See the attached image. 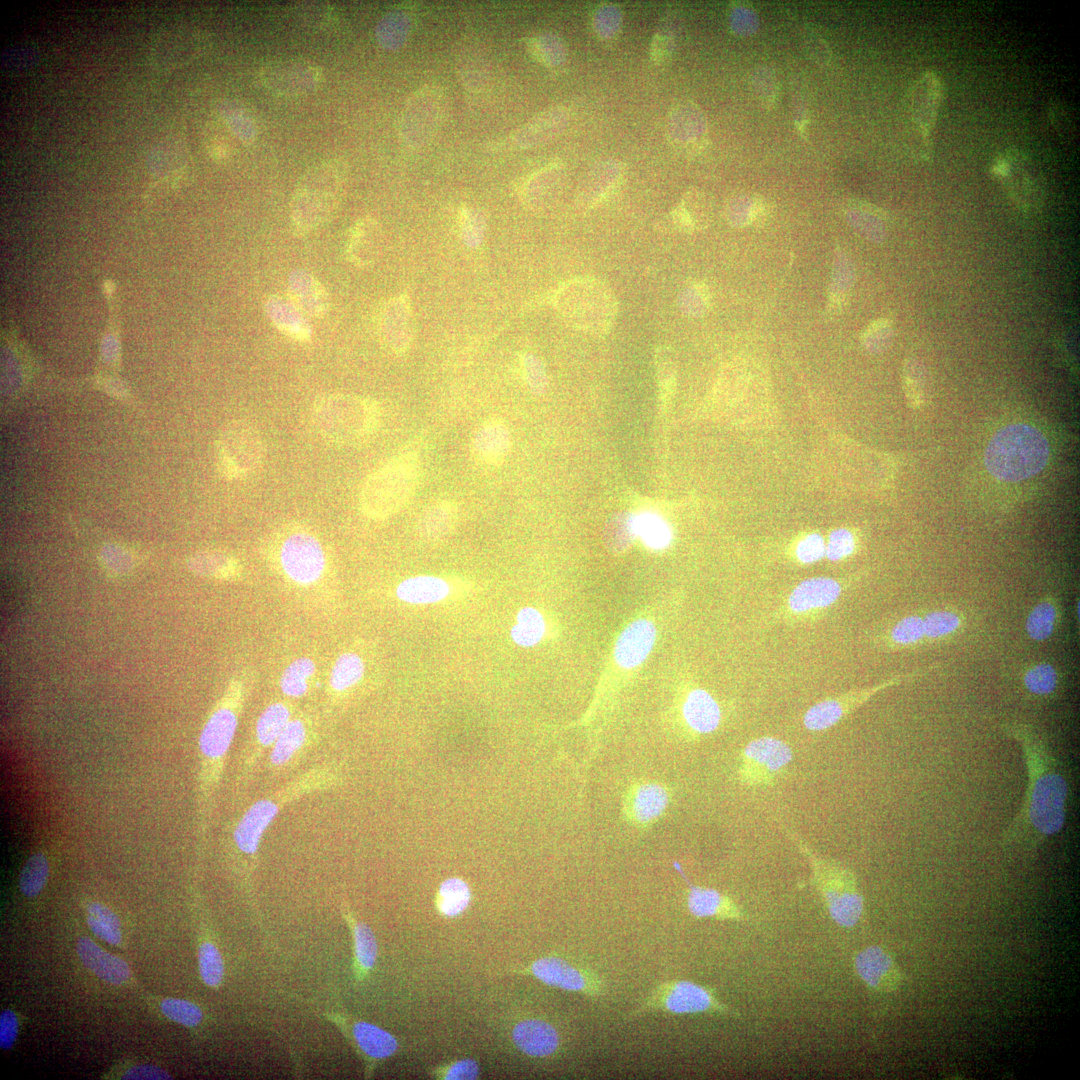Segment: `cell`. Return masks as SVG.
Returning <instances> with one entry per match:
<instances>
[{
	"label": "cell",
	"mask_w": 1080,
	"mask_h": 1080,
	"mask_svg": "<svg viewBox=\"0 0 1080 1080\" xmlns=\"http://www.w3.org/2000/svg\"><path fill=\"white\" fill-rule=\"evenodd\" d=\"M1006 731L1022 750L1027 787L1018 813L1004 831V841L1011 845L1036 848L1063 829L1067 817L1069 783L1060 761L1030 727L1009 725Z\"/></svg>",
	"instance_id": "6da1fadb"
},
{
	"label": "cell",
	"mask_w": 1080,
	"mask_h": 1080,
	"mask_svg": "<svg viewBox=\"0 0 1080 1080\" xmlns=\"http://www.w3.org/2000/svg\"><path fill=\"white\" fill-rule=\"evenodd\" d=\"M380 419L381 409L375 400L346 393L321 397L312 411L318 434L342 447L365 443L377 431Z\"/></svg>",
	"instance_id": "7a4b0ae2"
},
{
	"label": "cell",
	"mask_w": 1080,
	"mask_h": 1080,
	"mask_svg": "<svg viewBox=\"0 0 1080 1080\" xmlns=\"http://www.w3.org/2000/svg\"><path fill=\"white\" fill-rule=\"evenodd\" d=\"M1043 433L1027 424L1001 428L989 441L984 455L987 470L995 478L1016 482L1039 473L1049 459Z\"/></svg>",
	"instance_id": "3957f363"
},
{
	"label": "cell",
	"mask_w": 1080,
	"mask_h": 1080,
	"mask_svg": "<svg viewBox=\"0 0 1080 1080\" xmlns=\"http://www.w3.org/2000/svg\"><path fill=\"white\" fill-rule=\"evenodd\" d=\"M346 171L336 161L311 167L297 183L290 202L293 231L307 235L324 225L336 212L343 197Z\"/></svg>",
	"instance_id": "277c9868"
},
{
	"label": "cell",
	"mask_w": 1080,
	"mask_h": 1080,
	"mask_svg": "<svg viewBox=\"0 0 1080 1080\" xmlns=\"http://www.w3.org/2000/svg\"><path fill=\"white\" fill-rule=\"evenodd\" d=\"M421 477V463L412 451L397 454L365 479L359 506L370 519L383 520L400 511L414 496Z\"/></svg>",
	"instance_id": "5b68a950"
},
{
	"label": "cell",
	"mask_w": 1080,
	"mask_h": 1080,
	"mask_svg": "<svg viewBox=\"0 0 1080 1080\" xmlns=\"http://www.w3.org/2000/svg\"><path fill=\"white\" fill-rule=\"evenodd\" d=\"M789 836L809 862L814 885L831 919L841 927H854L864 909L855 874L837 861L817 854L793 831L789 832Z\"/></svg>",
	"instance_id": "8992f818"
},
{
	"label": "cell",
	"mask_w": 1080,
	"mask_h": 1080,
	"mask_svg": "<svg viewBox=\"0 0 1080 1080\" xmlns=\"http://www.w3.org/2000/svg\"><path fill=\"white\" fill-rule=\"evenodd\" d=\"M553 305L561 317L580 331L603 335L612 328L617 301L611 289L592 277L574 278L554 293Z\"/></svg>",
	"instance_id": "52a82bcc"
},
{
	"label": "cell",
	"mask_w": 1080,
	"mask_h": 1080,
	"mask_svg": "<svg viewBox=\"0 0 1080 1080\" xmlns=\"http://www.w3.org/2000/svg\"><path fill=\"white\" fill-rule=\"evenodd\" d=\"M650 1011L671 1014H711L737 1017L739 1014L721 1002L715 991L690 980H672L658 985L626 1020Z\"/></svg>",
	"instance_id": "ba28073f"
},
{
	"label": "cell",
	"mask_w": 1080,
	"mask_h": 1080,
	"mask_svg": "<svg viewBox=\"0 0 1080 1080\" xmlns=\"http://www.w3.org/2000/svg\"><path fill=\"white\" fill-rule=\"evenodd\" d=\"M240 696L238 685L230 689L222 704L210 715L200 734L201 785L204 794L211 791L220 776L224 757L237 728Z\"/></svg>",
	"instance_id": "9c48e42d"
},
{
	"label": "cell",
	"mask_w": 1080,
	"mask_h": 1080,
	"mask_svg": "<svg viewBox=\"0 0 1080 1080\" xmlns=\"http://www.w3.org/2000/svg\"><path fill=\"white\" fill-rule=\"evenodd\" d=\"M265 445L259 431L245 420L229 422L216 443V465L222 477L239 480L260 468Z\"/></svg>",
	"instance_id": "30bf717a"
},
{
	"label": "cell",
	"mask_w": 1080,
	"mask_h": 1080,
	"mask_svg": "<svg viewBox=\"0 0 1080 1080\" xmlns=\"http://www.w3.org/2000/svg\"><path fill=\"white\" fill-rule=\"evenodd\" d=\"M212 43L203 29L189 25L166 27L150 39L147 60L151 67L166 72L181 68L203 56Z\"/></svg>",
	"instance_id": "8fae6325"
},
{
	"label": "cell",
	"mask_w": 1080,
	"mask_h": 1080,
	"mask_svg": "<svg viewBox=\"0 0 1080 1080\" xmlns=\"http://www.w3.org/2000/svg\"><path fill=\"white\" fill-rule=\"evenodd\" d=\"M447 98L438 86H424L406 101L399 118L401 141L410 148L426 145L439 130L447 110Z\"/></svg>",
	"instance_id": "7c38bea8"
},
{
	"label": "cell",
	"mask_w": 1080,
	"mask_h": 1080,
	"mask_svg": "<svg viewBox=\"0 0 1080 1080\" xmlns=\"http://www.w3.org/2000/svg\"><path fill=\"white\" fill-rule=\"evenodd\" d=\"M792 758L793 752L784 741L774 737L754 739L741 753L739 780L747 786L773 785Z\"/></svg>",
	"instance_id": "4fadbf2b"
},
{
	"label": "cell",
	"mask_w": 1080,
	"mask_h": 1080,
	"mask_svg": "<svg viewBox=\"0 0 1080 1080\" xmlns=\"http://www.w3.org/2000/svg\"><path fill=\"white\" fill-rule=\"evenodd\" d=\"M670 802L671 790L666 784L650 779L634 780L623 791L621 815L629 826L648 830L663 818Z\"/></svg>",
	"instance_id": "5bb4252c"
},
{
	"label": "cell",
	"mask_w": 1080,
	"mask_h": 1080,
	"mask_svg": "<svg viewBox=\"0 0 1080 1080\" xmlns=\"http://www.w3.org/2000/svg\"><path fill=\"white\" fill-rule=\"evenodd\" d=\"M518 973L531 975L548 986L590 997H598L604 991L602 979L593 970L556 956L539 958Z\"/></svg>",
	"instance_id": "9a60e30c"
},
{
	"label": "cell",
	"mask_w": 1080,
	"mask_h": 1080,
	"mask_svg": "<svg viewBox=\"0 0 1080 1080\" xmlns=\"http://www.w3.org/2000/svg\"><path fill=\"white\" fill-rule=\"evenodd\" d=\"M322 80L320 68L307 60L285 59L262 66L256 81L268 93L294 97L316 89Z\"/></svg>",
	"instance_id": "2e32d148"
},
{
	"label": "cell",
	"mask_w": 1080,
	"mask_h": 1080,
	"mask_svg": "<svg viewBox=\"0 0 1080 1080\" xmlns=\"http://www.w3.org/2000/svg\"><path fill=\"white\" fill-rule=\"evenodd\" d=\"M284 573L294 582L307 585L317 581L325 568V554L320 541L306 531H295L284 538L279 549Z\"/></svg>",
	"instance_id": "e0dca14e"
},
{
	"label": "cell",
	"mask_w": 1080,
	"mask_h": 1080,
	"mask_svg": "<svg viewBox=\"0 0 1080 1080\" xmlns=\"http://www.w3.org/2000/svg\"><path fill=\"white\" fill-rule=\"evenodd\" d=\"M939 77L927 71L915 82L910 95V111L916 133L927 151L932 153V131L942 100Z\"/></svg>",
	"instance_id": "ac0fdd59"
},
{
	"label": "cell",
	"mask_w": 1080,
	"mask_h": 1080,
	"mask_svg": "<svg viewBox=\"0 0 1080 1080\" xmlns=\"http://www.w3.org/2000/svg\"><path fill=\"white\" fill-rule=\"evenodd\" d=\"M672 864L688 887L686 904L693 917L738 922L748 919L743 909L731 897L714 888L694 885L678 862L673 861Z\"/></svg>",
	"instance_id": "d6986e66"
},
{
	"label": "cell",
	"mask_w": 1080,
	"mask_h": 1080,
	"mask_svg": "<svg viewBox=\"0 0 1080 1080\" xmlns=\"http://www.w3.org/2000/svg\"><path fill=\"white\" fill-rule=\"evenodd\" d=\"M854 969L859 978L877 992H893L900 987L903 980L902 972L892 955L877 945L869 946L855 955Z\"/></svg>",
	"instance_id": "ffe728a7"
},
{
	"label": "cell",
	"mask_w": 1080,
	"mask_h": 1080,
	"mask_svg": "<svg viewBox=\"0 0 1080 1080\" xmlns=\"http://www.w3.org/2000/svg\"><path fill=\"white\" fill-rule=\"evenodd\" d=\"M918 672L919 671H916V673L913 674L891 679L890 681L875 687L850 693L841 698H831L820 701L807 710L803 718L804 725L811 731H821L830 728L838 723L852 709L865 702L879 690L908 678L917 677L919 675Z\"/></svg>",
	"instance_id": "44dd1931"
},
{
	"label": "cell",
	"mask_w": 1080,
	"mask_h": 1080,
	"mask_svg": "<svg viewBox=\"0 0 1080 1080\" xmlns=\"http://www.w3.org/2000/svg\"><path fill=\"white\" fill-rule=\"evenodd\" d=\"M280 795L261 799L251 805L239 820L234 841L238 849L247 855L256 853L261 837L279 811Z\"/></svg>",
	"instance_id": "7402d4cb"
},
{
	"label": "cell",
	"mask_w": 1080,
	"mask_h": 1080,
	"mask_svg": "<svg viewBox=\"0 0 1080 1080\" xmlns=\"http://www.w3.org/2000/svg\"><path fill=\"white\" fill-rule=\"evenodd\" d=\"M511 448V435L504 421L497 417L486 420L474 433L471 453L476 461L487 466H498L507 458Z\"/></svg>",
	"instance_id": "603a6c76"
},
{
	"label": "cell",
	"mask_w": 1080,
	"mask_h": 1080,
	"mask_svg": "<svg viewBox=\"0 0 1080 1080\" xmlns=\"http://www.w3.org/2000/svg\"><path fill=\"white\" fill-rule=\"evenodd\" d=\"M288 297L307 316L321 318L330 308L325 287L311 273L297 269L288 277Z\"/></svg>",
	"instance_id": "cb8c5ba5"
},
{
	"label": "cell",
	"mask_w": 1080,
	"mask_h": 1080,
	"mask_svg": "<svg viewBox=\"0 0 1080 1080\" xmlns=\"http://www.w3.org/2000/svg\"><path fill=\"white\" fill-rule=\"evenodd\" d=\"M512 1039L522 1053L537 1058L553 1055L560 1044L556 1029L540 1019H526L517 1023L512 1030Z\"/></svg>",
	"instance_id": "d4e9b609"
},
{
	"label": "cell",
	"mask_w": 1080,
	"mask_h": 1080,
	"mask_svg": "<svg viewBox=\"0 0 1080 1080\" xmlns=\"http://www.w3.org/2000/svg\"><path fill=\"white\" fill-rule=\"evenodd\" d=\"M263 309L269 321L290 339L297 342L311 340L312 328L307 316L288 296H268L263 303Z\"/></svg>",
	"instance_id": "484cf974"
},
{
	"label": "cell",
	"mask_w": 1080,
	"mask_h": 1080,
	"mask_svg": "<svg viewBox=\"0 0 1080 1080\" xmlns=\"http://www.w3.org/2000/svg\"><path fill=\"white\" fill-rule=\"evenodd\" d=\"M656 630L652 622L640 619L631 623L619 636L615 659L623 668H633L643 662L652 649Z\"/></svg>",
	"instance_id": "4316f807"
},
{
	"label": "cell",
	"mask_w": 1080,
	"mask_h": 1080,
	"mask_svg": "<svg viewBox=\"0 0 1080 1080\" xmlns=\"http://www.w3.org/2000/svg\"><path fill=\"white\" fill-rule=\"evenodd\" d=\"M382 248V231L378 222L370 217L359 219L351 228L346 245L348 260L358 267L373 264Z\"/></svg>",
	"instance_id": "83f0119b"
},
{
	"label": "cell",
	"mask_w": 1080,
	"mask_h": 1080,
	"mask_svg": "<svg viewBox=\"0 0 1080 1080\" xmlns=\"http://www.w3.org/2000/svg\"><path fill=\"white\" fill-rule=\"evenodd\" d=\"M76 950L82 963L100 979L120 985L129 978L130 969L127 963L102 950L90 938H79Z\"/></svg>",
	"instance_id": "f1b7e54d"
},
{
	"label": "cell",
	"mask_w": 1080,
	"mask_h": 1080,
	"mask_svg": "<svg viewBox=\"0 0 1080 1080\" xmlns=\"http://www.w3.org/2000/svg\"><path fill=\"white\" fill-rule=\"evenodd\" d=\"M682 715L688 728L697 734L713 732L721 719L719 705L703 689H694L687 694L682 705Z\"/></svg>",
	"instance_id": "f546056e"
},
{
	"label": "cell",
	"mask_w": 1080,
	"mask_h": 1080,
	"mask_svg": "<svg viewBox=\"0 0 1080 1080\" xmlns=\"http://www.w3.org/2000/svg\"><path fill=\"white\" fill-rule=\"evenodd\" d=\"M841 587L831 578L815 577L801 582L789 596V606L794 612L829 606L839 597Z\"/></svg>",
	"instance_id": "4dcf8cb0"
},
{
	"label": "cell",
	"mask_w": 1080,
	"mask_h": 1080,
	"mask_svg": "<svg viewBox=\"0 0 1080 1080\" xmlns=\"http://www.w3.org/2000/svg\"><path fill=\"white\" fill-rule=\"evenodd\" d=\"M400 299L390 300L380 316V335L384 345L393 353L405 352L410 344V331L407 327V311Z\"/></svg>",
	"instance_id": "1f68e13d"
},
{
	"label": "cell",
	"mask_w": 1080,
	"mask_h": 1080,
	"mask_svg": "<svg viewBox=\"0 0 1080 1080\" xmlns=\"http://www.w3.org/2000/svg\"><path fill=\"white\" fill-rule=\"evenodd\" d=\"M458 519V507L447 499L431 503L418 520V533L423 539L437 541L447 537Z\"/></svg>",
	"instance_id": "d6a6232c"
},
{
	"label": "cell",
	"mask_w": 1080,
	"mask_h": 1080,
	"mask_svg": "<svg viewBox=\"0 0 1080 1080\" xmlns=\"http://www.w3.org/2000/svg\"><path fill=\"white\" fill-rule=\"evenodd\" d=\"M450 593V586L444 579L436 576H415L402 581L396 589L397 597L411 604H431L444 600Z\"/></svg>",
	"instance_id": "836d02e7"
},
{
	"label": "cell",
	"mask_w": 1080,
	"mask_h": 1080,
	"mask_svg": "<svg viewBox=\"0 0 1080 1080\" xmlns=\"http://www.w3.org/2000/svg\"><path fill=\"white\" fill-rule=\"evenodd\" d=\"M352 1037L368 1059L382 1060L395 1053L398 1047L393 1035L382 1028L364 1021L353 1023Z\"/></svg>",
	"instance_id": "e575fe53"
},
{
	"label": "cell",
	"mask_w": 1080,
	"mask_h": 1080,
	"mask_svg": "<svg viewBox=\"0 0 1080 1080\" xmlns=\"http://www.w3.org/2000/svg\"><path fill=\"white\" fill-rule=\"evenodd\" d=\"M562 109H552L534 118L514 135V142L520 147L542 143L556 134L566 121Z\"/></svg>",
	"instance_id": "d590c367"
},
{
	"label": "cell",
	"mask_w": 1080,
	"mask_h": 1080,
	"mask_svg": "<svg viewBox=\"0 0 1080 1080\" xmlns=\"http://www.w3.org/2000/svg\"><path fill=\"white\" fill-rule=\"evenodd\" d=\"M290 721L288 707L280 702L270 704L256 723V738L263 747L272 746Z\"/></svg>",
	"instance_id": "8d00e7d4"
},
{
	"label": "cell",
	"mask_w": 1080,
	"mask_h": 1080,
	"mask_svg": "<svg viewBox=\"0 0 1080 1080\" xmlns=\"http://www.w3.org/2000/svg\"><path fill=\"white\" fill-rule=\"evenodd\" d=\"M87 923L92 932L112 945H119L122 939L120 922L116 914L107 906L92 902L87 906Z\"/></svg>",
	"instance_id": "74e56055"
},
{
	"label": "cell",
	"mask_w": 1080,
	"mask_h": 1080,
	"mask_svg": "<svg viewBox=\"0 0 1080 1080\" xmlns=\"http://www.w3.org/2000/svg\"><path fill=\"white\" fill-rule=\"evenodd\" d=\"M305 739L306 728L304 723L299 719L290 720L272 745L271 763L275 766L286 764L303 746Z\"/></svg>",
	"instance_id": "f35d334b"
},
{
	"label": "cell",
	"mask_w": 1080,
	"mask_h": 1080,
	"mask_svg": "<svg viewBox=\"0 0 1080 1080\" xmlns=\"http://www.w3.org/2000/svg\"><path fill=\"white\" fill-rule=\"evenodd\" d=\"M470 890L460 878H449L439 887L437 907L441 914L454 917L461 914L470 902Z\"/></svg>",
	"instance_id": "ab89813d"
},
{
	"label": "cell",
	"mask_w": 1080,
	"mask_h": 1080,
	"mask_svg": "<svg viewBox=\"0 0 1080 1080\" xmlns=\"http://www.w3.org/2000/svg\"><path fill=\"white\" fill-rule=\"evenodd\" d=\"M545 628L542 614L535 608L525 607L517 615L516 624L511 629V637L520 646H534L544 636Z\"/></svg>",
	"instance_id": "60d3db41"
},
{
	"label": "cell",
	"mask_w": 1080,
	"mask_h": 1080,
	"mask_svg": "<svg viewBox=\"0 0 1080 1080\" xmlns=\"http://www.w3.org/2000/svg\"><path fill=\"white\" fill-rule=\"evenodd\" d=\"M364 662L352 652L341 654L335 661L330 674V686L335 691H344L354 686L363 677Z\"/></svg>",
	"instance_id": "b9f144b4"
},
{
	"label": "cell",
	"mask_w": 1080,
	"mask_h": 1080,
	"mask_svg": "<svg viewBox=\"0 0 1080 1080\" xmlns=\"http://www.w3.org/2000/svg\"><path fill=\"white\" fill-rule=\"evenodd\" d=\"M315 672V663L308 657L294 660L282 673L280 687L290 697H301L308 690V680Z\"/></svg>",
	"instance_id": "7bdbcfd3"
},
{
	"label": "cell",
	"mask_w": 1080,
	"mask_h": 1080,
	"mask_svg": "<svg viewBox=\"0 0 1080 1080\" xmlns=\"http://www.w3.org/2000/svg\"><path fill=\"white\" fill-rule=\"evenodd\" d=\"M49 873V864L42 852L33 854L23 866L19 887L26 897L37 896L44 888Z\"/></svg>",
	"instance_id": "ee69618b"
},
{
	"label": "cell",
	"mask_w": 1080,
	"mask_h": 1080,
	"mask_svg": "<svg viewBox=\"0 0 1080 1080\" xmlns=\"http://www.w3.org/2000/svg\"><path fill=\"white\" fill-rule=\"evenodd\" d=\"M633 530L646 545L654 549L664 548L671 540L667 524L655 515L646 514L634 519Z\"/></svg>",
	"instance_id": "f6af8a7d"
},
{
	"label": "cell",
	"mask_w": 1080,
	"mask_h": 1080,
	"mask_svg": "<svg viewBox=\"0 0 1080 1080\" xmlns=\"http://www.w3.org/2000/svg\"><path fill=\"white\" fill-rule=\"evenodd\" d=\"M1056 608L1050 601L1038 603L1026 620V631L1035 641H1044L1052 634L1056 622Z\"/></svg>",
	"instance_id": "bcb514c9"
},
{
	"label": "cell",
	"mask_w": 1080,
	"mask_h": 1080,
	"mask_svg": "<svg viewBox=\"0 0 1080 1080\" xmlns=\"http://www.w3.org/2000/svg\"><path fill=\"white\" fill-rule=\"evenodd\" d=\"M355 958L360 972L370 971L377 958V942L372 930L364 923L353 925Z\"/></svg>",
	"instance_id": "7dc6e473"
},
{
	"label": "cell",
	"mask_w": 1080,
	"mask_h": 1080,
	"mask_svg": "<svg viewBox=\"0 0 1080 1080\" xmlns=\"http://www.w3.org/2000/svg\"><path fill=\"white\" fill-rule=\"evenodd\" d=\"M191 567L197 573L220 578L236 575L239 568L235 559L219 552L196 555L191 561Z\"/></svg>",
	"instance_id": "c3c4849f"
},
{
	"label": "cell",
	"mask_w": 1080,
	"mask_h": 1080,
	"mask_svg": "<svg viewBox=\"0 0 1080 1080\" xmlns=\"http://www.w3.org/2000/svg\"><path fill=\"white\" fill-rule=\"evenodd\" d=\"M199 971L203 982L209 987H218L223 979L224 964L217 947L204 942L198 951Z\"/></svg>",
	"instance_id": "681fc988"
},
{
	"label": "cell",
	"mask_w": 1080,
	"mask_h": 1080,
	"mask_svg": "<svg viewBox=\"0 0 1080 1080\" xmlns=\"http://www.w3.org/2000/svg\"><path fill=\"white\" fill-rule=\"evenodd\" d=\"M1058 684V676L1055 668L1049 663H1040L1031 667L1024 675L1026 689L1035 695L1046 696L1052 694Z\"/></svg>",
	"instance_id": "f907efd6"
},
{
	"label": "cell",
	"mask_w": 1080,
	"mask_h": 1080,
	"mask_svg": "<svg viewBox=\"0 0 1080 1080\" xmlns=\"http://www.w3.org/2000/svg\"><path fill=\"white\" fill-rule=\"evenodd\" d=\"M162 1013L170 1020L186 1027L197 1026L203 1017L202 1011L196 1004L176 998H167L161 1002Z\"/></svg>",
	"instance_id": "816d5d0a"
},
{
	"label": "cell",
	"mask_w": 1080,
	"mask_h": 1080,
	"mask_svg": "<svg viewBox=\"0 0 1080 1080\" xmlns=\"http://www.w3.org/2000/svg\"><path fill=\"white\" fill-rule=\"evenodd\" d=\"M633 534H635L633 520L625 513L615 514L606 525V543L614 551L625 550L629 546Z\"/></svg>",
	"instance_id": "f5cc1de1"
},
{
	"label": "cell",
	"mask_w": 1080,
	"mask_h": 1080,
	"mask_svg": "<svg viewBox=\"0 0 1080 1080\" xmlns=\"http://www.w3.org/2000/svg\"><path fill=\"white\" fill-rule=\"evenodd\" d=\"M922 619L924 636L929 638H938L951 634L961 624L960 617L951 611H934Z\"/></svg>",
	"instance_id": "db71d44e"
},
{
	"label": "cell",
	"mask_w": 1080,
	"mask_h": 1080,
	"mask_svg": "<svg viewBox=\"0 0 1080 1080\" xmlns=\"http://www.w3.org/2000/svg\"><path fill=\"white\" fill-rule=\"evenodd\" d=\"M892 639L902 645L918 642L924 637L923 619L920 616H907L892 629Z\"/></svg>",
	"instance_id": "11a10c76"
},
{
	"label": "cell",
	"mask_w": 1080,
	"mask_h": 1080,
	"mask_svg": "<svg viewBox=\"0 0 1080 1080\" xmlns=\"http://www.w3.org/2000/svg\"><path fill=\"white\" fill-rule=\"evenodd\" d=\"M854 547L855 541L852 533L845 528H840L830 534L825 554L830 560H839L850 555Z\"/></svg>",
	"instance_id": "9f6ffc18"
},
{
	"label": "cell",
	"mask_w": 1080,
	"mask_h": 1080,
	"mask_svg": "<svg viewBox=\"0 0 1080 1080\" xmlns=\"http://www.w3.org/2000/svg\"><path fill=\"white\" fill-rule=\"evenodd\" d=\"M826 553L824 539L816 533L802 539L796 547V555L803 563H812L820 560Z\"/></svg>",
	"instance_id": "6f0895ef"
},
{
	"label": "cell",
	"mask_w": 1080,
	"mask_h": 1080,
	"mask_svg": "<svg viewBox=\"0 0 1080 1080\" xmlns=\"http://www.w3.org/2000/svg\"><path fill=\"white\" fill-rule=\"evenodd\" d=\"M753 84L758 97L763 104L770 106L777 96V85L774 74L766 67L757 70L753 76Z\"/></svg>",
	"instance_id": "680465c9"
},
{
	"label": "cell",
	"mask_w": 1080,
	"mask_h": 1080,
	"mask_svg": "<svg viewBox=\"0 0 1080 1080\" xmlns=\"http://www.w3.org/2000/svg\"><path fill=\"white\" fill-rule=\"evenodd\" d=\"M479 1074V1067L473 1059H462L441 1068L437 1075L447 1080L475 1079Z\"/></svg>",
	"instance_id": "91938a15"
},
{
	"label": "cell",
	"mask_w": 1080,
	"mask_h": 1080,
	"mask_svg": "<svg viewBox=\"0 0 1080 1080\" xmlns=\"http://www.w3.org/2000/svg\"><path fill=\"white\" fill-rule=\"evenodd\" d=\"M18 1034V1019L11 1010H4L0 1015V1046L7 1050L12 1047Z\"/></svg>",
	"instance_id": "94428289"
},
{
	"label": "cell",
	"mask_w": 1080,
	"mask_h": 1080,
	"mask_svg": "<svg viewBox=\"0 0 1080 1080\" xmlns=\"http://www.w3.org/2000/svg\"><path fill=\"white\" fill-rule=\"evenodd\" d=\"M803 41L807 51L811 53V57L815 59V61L821 64L828 63L830 59V50L820 35H817L811 29H805L803 32Z\"/></svg>",
	"instance_id": "6125c7cd"
},
{
	"label": "cell",
	"mask_w": 1080,
	"mask_h": 1080,
	"mask_svg": "<svg viewBox=\"0 0 1080 1080\" xmlns=\"http://www.w3.org/2000/svg\"><path fill=\"white\" fill-rule=\"evenodd\" d=\"M124 1079H171V1076L159 1067L153 1065H139L128 1069L123 1077Z\"/></svg>",
	"instance_id": "be15d7a7"
},
{
	"label": "cell",
	"mask_w": 1080,
	"mask_h": 1080,
	"mask_svg": "<svg viewBox=\"0 0 1080 1080\" xmlns=\"http://www.w3.org/2000/svg\"><path fill=\"white\" fill-rule=\"evenodd\" d=\"M1049 117L1055 129L1059 133L1068 134L1069 119L1067 117V112L1059 103L1051 105L1049 109Z\"/></svg>",
	"instance_id": "e7e4bbea"
}]
</instances>
